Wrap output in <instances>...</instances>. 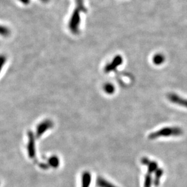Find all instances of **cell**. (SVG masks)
Here are the masks:
<instances>
[{
  "label": "cell",
  "instance_id": "obj_1",
  "mask_svg": "<svg viewBox=\"0 0 187 187\" xmlns=\"http://www.w3.org/2000/svg\"><path fill=\"white\" fill-rule=\"evenodd\" d=\"M183 130L178 127H167L162 128L156 132L152 133L149 136V139H155L161 137L179 136L183 134Z\"/></svg>",
  "mask_w": 187,
  "mask_h": 187
},
{
  "label": "cell",
  "instance_id": "obj_14",
  "mask_svg": "<svg viewBox=\"0 0 187 187\" xmlns=\"http://www.w3.org/2000/svg\"><path fill=\"white\" fill-rule=\"evenodd\" d=\"M153 183V180L152 179V175L150 174L147 173L145 176L143 187H151Z\"/></svg>",
  "mask_w": 187,
  "mask_h": 187
},
{
  "label": "cell",
  "instance_id": "obj_2",
  "mask_svg": "<svg viewBox=\"0 0 187 187\" xmlns=\"http://www.w3.org/2000/svg\"><path fill=\"white\" fill-rule=\"evenodd\" d=\"M53 127V123L52 120L49 119H46L41 122L36 128V137H40L44 133H46L48 130L52 129Z\"/></svg>",
  "mask_w": 187,
  "mask_h": 187
},
{
  "label": "cell",
  "instance_id": "obj_15",
  "mask_svg": "<svg viewBox=\"0 0 187 187\" xmlns=\"http://www.w3.org/2000/svg\"><path fill=\"white\" fill-rule=\"evenodd\" d=\"M1 33L2 35L7 36L9 33V30L7 27L2 26L1 29Z\"/></svg>",
  "mask_w": 187,
  "mask_h": 187
},
{
  "label": "cell",
  "instance_id": "obj_4",
  "mask_svg": "<svg viewBox=\"0 0 187 187\" xmlns=\"http://www.w3.org/2000/svg\"><path fill=\"white\" fill-rule=\"evenodd\" d=\"M123 62L122 57L120 55L116 56L112 62L107 64L104 68V71L106 73H110L112 71L116 70L119 66H120Z\"/></svg>",
  "mask_w": 187,
  "mask_h": 187
},
{
  "label": "cell",
  "instance_id": "obj_13",
  "mask_svg": "<svg viewBox=\"0 0 187 187\" xmlns=\"http://www.w3.org/2000/svg\"><path fill=\"white\" fill-rule=\"evenodd\" d=\"M103 90H104L106 93L109 95H112L114 93L115 91V87L111 83H107L103 86Z\"/></svg>",
  "mask_w": 187,
  "mask_h": 187
},
{
  "label": "cell",
  "instance_id": "obj_18",
  "mask_svg": "<svg viewBox=\"0 0 187 187\" xmlns=\"http://www.w3.org/2000/svg\"><path fill=\"white\" fill-rule=\"evenodd\" d=\"M48 166H49V164H46V163H41V167L43 169L46 170V169H47V167H48Z\"/></svg>",
  "mask_w": 187,
  "mask_h": 187
},
{
  "label": "cell",
  "instance_id": "obj_8",
  "mask_svg": "<svg viewBox=\"0 0 187 187\" xmlns=\"http://www.w3.org/2000/svg\"><path fill=\"white\" fill-rule=\"evenodd\" d=\"M96 184L99 187H117L111 182L101 177L97 179Z\"/></svg>",
  "mask_w": 187,
  "mask_h": 187
},
{
  "label": "cell",
  "instance_id": "obj_11",
  "mask_svg": "<svg viewBox=\"0 0 187 187\" xmlns=\"http://www.w3.org/2000/svg\"><path fill=\"white\" fill-rule=\"evenodd\" d=\"M148 173L152 174L158 169V164L156 161H150L149 164L147 165Z\"/></svg>",
  "mask_w": 187,
  "mask_h": 187
},
{
  "label": "cell",
  "instance_id": "obj_5",
  "mask_svg": "<svg viewBox=\"0 0 187 187\" xmlns=\"http://www.w3.org/2000/svg\"><path fill=\"white\" fill-rule=\"evenodd\" d=\"M167 98L171 102L175 103L176 105L187 108V99L183 98L174 93L168 94Z\"/></svg>",
  "mask_w": 187,
  "mask_h": 187
},
{
  "label": "cell",
  "instance_id": "obj_9",
  "mask_svg": "<svg viewBox=\"0 0 187 187\" xmlns=\"http://www.w3.org/2000/svg\"><path fill=\"white\" fill-rule=\"evenodd\" d=\"M163 174V170L161 168L158 169L154 173V179L153 180V184L155 186H158L160 185V179Z\"/></svg>",
  "mask_w": 187,
  "mask_h": 187
},
{
  "label": "cell",
  "instance_id": "obj_10",
  "mask_svg": "<svg viewBox=\"0 0 187 187\" xmlns=\"http://www.w3.org/2000/svg\"><path fill=\"white\" fill-rule=\"evenodd\" d=\"M165 60V56L161 53H157L153 57L152 61L153 64L156 66H160L162 64Z\"/></svg>",
  "mask_w": 187,
  "mask_h": 187
},
{
  "label": "cell",
  "instance_id": "obj_19",
  "mask_svg": "<svg viewBox=\"0 0 187 187\" xmlns=\"http://www.w3.org/2000/svg\"><path fill=\"white\" fill-rule=\"evenodd\" d=\"M40 1H41L42 2H44V3H47L49 1V0H40Z\"/></svg>",
  "mask_w": 187,
  "mask_h": 187
},
{
  "label": "cell",
  "instance_id": "obj_3",
  "mask_svg": "<svg viewBox=\"0 0 187 187\" xmlns=\"http://www.w3.org/2000/svg\"><path fill=\"white\" fill-rule=\"evenodd\" d=\"M28 144H27V152L29 156L33 159L36 156V145L35 135L32 132H28Z\"/></svg>",
  "mask_w": 187,
  "mask_h": 187
},
{
  "label": "cell",
  "instance_id": "obj_16",
  "mask_svg": "<svg viewBox=\"0 0 187 187\" xmlns=\"http://www.w3.org/2000/svg\"><path fill=\"white\" fill-rule=\"evenodd\" d=\"M150 161H151V160H150L149 158L145 157L142 158V159H141V163H142L143 165H146V166H147V165L149 164V163L150 162Z\"/></svg>",
  "mask_w": 187,
  "mask_h": 187
},
{
  "label": "cell",
  "instance_id": "obj_17",
  "mask_svg": "<svg viewBox=\"0 0 187 187\" xmlns=\"http://www.w3.org/2000/svg\"><path fill=\"white\" fill-rule=\"evenodd\" d=\"M19 1L25 5H27L30 3V0H19Z\"/></svg>",
  "mask_w": 187,
  "mask_h": 187
},
{
  "label": "cell",
  "instance_id": "obj_12",
  "mask_svg": "<svg viewBox=\"0 0 187 187\" xmlns=\"http://www.w3.org/2000/svg\"><path fill=\"white\" fill-rule=\"evenodd\" d=\"M49 165L53 168H57L59 165V160L56 156H52L49 159Z\"/></svg>",
  "mask_w": 187,
  "mask_h": 187
},
{
  "label": "cell",
  "instance_id": "obj_7",
  "mask_svg": "<svg viewBox=\"0 0 187 187\" xmlns=\"http://www.w3.org/2000/svg\"><path fill=\"white\" fill-rule=\"evenodd\" d=\"M92 177L89 172L86 171L83 173L82 176V186L81 187H90L91 183Z\"/></svg>",
  "mask_w": 187,
  "mask_h": 187
},
{
  "label": "cell",
  "instance_id": "obj_6",
  "mask_svg": "<svg viewBox=\"0 0 187 187\" xmlns=\"http://www.w3.org/2000/svg\"><path fill=\"white\" fill-rule=\"evenodd\" d=\"M76 7L72 13V15L81 16V12H86L87 9L84 5V0H75Z\"/></svg>",
  "mask_w": 187,
  "mask_h": 187
}]
</instances>
